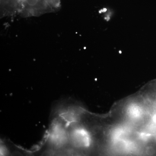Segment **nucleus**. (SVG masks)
<instances>
[{
	"instance_id": "3",
	"label": "nucleus",
	"mask_w": 156,
	"mask_h": 156,
	"mask_svg": "<svg viewBox=\"0 0 156 156\" xmlns=\"http://www.w3.org/2000/svg\"><path fill=\"white\" fill-rule=\"evenodd\" d=\"M72 137L74 144L78 147H89L92 142L90 134L84 128H79L74 130Z\"/></svg>"
},
{
	"instance_id": "2",
	"label": "nucleus",
	"mask_w": 156,
	"mask_h": 156,
	"mask_svg": "<svg viewBox=\"0 0 156 156\" xmlns=\"http://www.w3.org/2000/svg\"><path fill=\"white\" fill-rule=\"evenodd\" d=\"M19 2L22 8L41 12L49 8H58L60 0H19Z\"/></svg>"
},
{
	"instance_id": "1",
	"label": "nucleus",
	"mask_w": 156,
	"mask_h": 156,
	"mask_svg": "<svg viewBox=\"0 0 156 156\" xmlns=\"http://www.w3.org/2000/svg\"><path fill=\"white\" fill-rule=\"evenodd\" d=\"M125 114L126 119L133 123L140 122L147 115L144 106L137 102H131L127 105Z\"/></svg>"
}]
</instances>
